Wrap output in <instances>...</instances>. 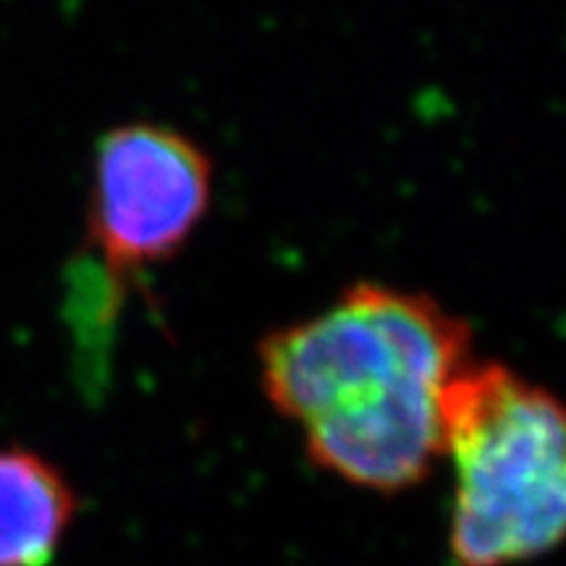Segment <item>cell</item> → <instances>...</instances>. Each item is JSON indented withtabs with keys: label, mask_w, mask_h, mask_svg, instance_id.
<instances>
[{
	"label": "cell",
	"mask_w": 566,
	"mask_h": 566,
	"mask_svg": "<svg viewBox=\"0 0 566 566\" xmlns=\"http://www.w3.org/2000/svg\"><path fill=\"white\" fill-rule=\"evenodd\" d=\"M472 363V328L436 296L359 281L258 346L260 388L302 430L317 470L375 493L443 459V394Z\"/></svg>",
	"instance_id": "1"
},
{
	"label": "cell",
	"mask_w": 566,
	"mask_h": 566,
	"mask_svg": "<svg viewBox=\"0 0 566 566\" xmlns=\"http://www.w3.org/2000/svg\"><path fill=\"white\" fill-rule=\"evenodd\" d=\"M454 470L449 551L459 566H514L566 541V401L504 363L464 367L443 394Z\"/></svg>",
	"instance_id": "2"
},
{
	"label": "cell",
	"mask_w": 566,
	"mask_h": 566,
	"mask_svg": "<svg viewBox=\"0 0 566 566\" xmlns=\"http://www.w3.org/2000/svg\"><path fill=\"white\" fill-rule=\"evenodd\" d=\"M216 166L200 142L174 126H113L95 147L84 275L69 313L84 344H105L124 294L179 258L212 202Z\"/></svg>",
	"instance_id": "3"
},
{
	"label": "cell",
	"mask_w": 566,
	"mask_h": 566,
	"mask_svg": "<svg viewBox=\"0 0 566 566\" xmlns=\"http://www.w3.org/2000/svg\"><path fill=\"white\" fill-rule=\"evenodd\" d=\"M74 512V491L48 459L0 451V566H45Z\"/></svg>",
	"instance_id": "4"
}]
</instances>
